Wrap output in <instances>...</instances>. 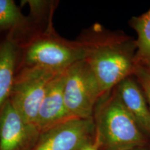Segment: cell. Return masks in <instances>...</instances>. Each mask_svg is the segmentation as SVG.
Here are the masks:
<instances>
[{
	"instance_id": "cell-9",
	"label": "cell",
	"mask_w": 150,
	"mask_h": 150,
	"mask_svg": "<svg viewBox=\"0 0 150 150\" xmlns=\"http://www.w3.org/2000/svg\"><path fill=\"white\" fill-rule=\"evenodd\" d=\"M114 88L125 108L150 140V109L138 82L129 76Z\"/></svg>"
},
{
	"instance_id": "cell-2",
	"label": "cell",
	"mask_w": 150,
	"mask_h": 150,
	"mask_svg": "<svg viewBox=\"0 0 150 150\" xmlns=\"http://www.w3.org/2000/svg\"><path fill=\"white\" fill-rule=\"evenodd\" d=\"M30 21L29 31L15 42L18 53L17 70L40 67L61 72L84 59L85 50L79 40L72 41L61 37L53 23L40 26Z\"/></svg>"
},
{
	"instance_id": "cell-12",
	"label": "cell",
	"mask_w": 150,
	"mask_h": 150,
	"mask_svg": "<svg viewBox=\"0 0 150 150\" xmlns=\"http://www.w3.org/2000/svg\"><path fill=\"white\" fill-rule=\"evenodd\" d=\"M131 24L138 35L135 64L150 67V9L141 16L134 17Z\"/></svg>"
},
{
	"instance_id": "cell-16",
	"label": "cell",
	"mask_w": 150,
	"mask_h": 150,
	"mask_svg": "<svg viewBox=\"0 0 150 150\" xmlns=\"http://www.w3.org/2000/svg\"><path fill=\"white\" fill-rule=\"evenodd\" d=\"M125 150H150V145L145 146H139V147H132L130 149H127Z\"/></svg>"
},
{
	"instance_id": "cell-8",
	"label": "cell",
	"mask_w": 150,
	"mask_h": 150,
	"mask_svg": "<svg viewBox=\"0 0 150 150\" xmlns=\"http://www.w3.org/2000/svg\"><path fill=\"white\" fill-rule=\"evenodd\" d=\"M66 70L58 73L49 84L35 121L40 132L72 119L66 109L63 93Z\"/></svg>"
},
{
	"instance_id": "cell-15",
	"label": "cell",
	"mask_w": 150,
	"mask_h": 150,
	"mask_svg": "<svg viewBox=\"0 0 150 150\" xmlns=\"http://www.w3.org/2000/svg\"><path fill=\"white\" fill-rule=\"evenodd\" d=\"M81 150H98V147H97V144L93 140V142H88L84 145Z\"/></svg>"
},
{
	"instance_id": "cell-6",
	"label": "cell",
	"mask_w": 150,
	"mask_h": 150,
	"mask_svg": "<svg viewBox=\"0 0 150 150\" xmlns=\"http://www.w3.org/2000/svg\"><path fill=\"white\" fill-rule=\"evenodd\" d=\"M94 138L93 117L72 118L40 132L33 150H81Z\"/></svg>"
},
{
	"instance_id": "cell-3",
	"label": "cell",
	"mask_w": 150,
	"mask_h": 150,
	"mask_svg": "<svg viewBox=\"0 0 150 150\" xmlns=\"http://www.w3.org/2000/svg\"><path fill=\"white\" fill-rule=\"evenodd\" d=\"M98 150H125L150 145V140L125 108L115 88L103 95L94 109Z\"/></svg>"
},
{
	"instance_id": "cell-11",
	"label": "cell",
	"mask_w": 150,
	"mask_h": 150,
	"mask_svg": "<svg viewBox=\"0 0 150 150\" xmlns=\"http://www.w3.org/2000/svg\"><path fill=\"white\" fill-rule=\"evenodd\" d=\"M18 54L14 41L0 42V109L10 96L16 74Z\"/></svg>"
},
{
	"instance_id": "cell-13",
	"label": "cell",
	"mask_w": 150,
	"mask_h": 150,
	"mask_svg": "<svg viewBox=\"0 0 150 150\" xmlns=\"http://www.w3.org/2000/svg\"><path fill=\"white\" fill-rule=\"evenodd\" d=\"M24 2L29 5L30 13L28 17L35 24L45 26L53 22L54 13L58 1L28 0Z\"/></svg>"
},
{
	"instance_id": "cell-10",
	"label": "cell",
	"mask_w": 150,
	"mask_h": 150,
	"mask_svg": "<svg viewBox=\"0 0 150 150\" xmlns=\"http://www.w3.org/2000/svg\"><path fill=\"white\" fill-rule=\"evenodd\" d=\"M31 22L13 0H0V42L16 41L29 29Z\"/></svg>"
},
{
	"instance_id": "cell-5",
	"label": "cell",
	"mask_w": 150,
	"mask_h": 150,
	"mask_svg": "<svg viewBox=\"0 0 150 150\" xmlns=\"http://www.w3.org/2000/svg\"><path fill=\"white\" fill-rule=\"evenodd\" d=\"M63 93L66 109L71 117H93L95 106L102 95L96 79L84 59L67 69Z\"/></svg>"
},
{
	"instance_id": "cell-1",
	"label": "cell",
	"mask_w": 150,
	"mask_h": 150,
	"mask_svg": "<svg viewBox=\"0 0 150 150\" xmlns=\"http://www.w3.org/2000/svg\"><path fill=\"white\" fill-rule=\"evenodd\" d=\"M94 27L78 40L85 50V60L96 79L102 95L108 93L122 81L133 75L136 41L119 35L106 36Z\"/></svg>"
},
{
	"instance_id": "cell-4",
	"label": "cell",
	"mask_w": 150,
	"mask_h": 150,
	"mask_svg": "<svg viewBox=\"0 0 150 150\" xmlns=\"http://www.w3.org/2000/svg\"><path fill=\"white\" fill-rule=\"evenodd\" d=\"M59 72L40 67L16 70L8 99L29 123L35 126L39 108L49 84Z\"/></svg>"
},
{
	"instance_id": "cell-7",
	"label": "cell",
	"mask_w": 150,
	"mask_h": 150,
	"mask_svg": "<svg viewBox=\"0 0 150 150\" xmlns=\"http://www.w3.org/2000/svg\"><path fill=\"white\" fill-rule=\"evenodd\" d=\"M35 125L24 119L9 99L0 109V150H33L40 136Z\"/></svg>"
},
{
	"instance_id": "cell-14",
	"label": "cell",
	"mask_w": 150,
	"mask_h": 150,
	"mask_svg": "<svg viewBox=\"0 0 150 150\" xmlns=\"http://www.w3.org/2000/svg\"><path fill=\"white\" fill-rule=\"evenodd\" d=\"M133 75L141 88L150 109V67L135 64Z\"/></svg>"
}]
</instances>
